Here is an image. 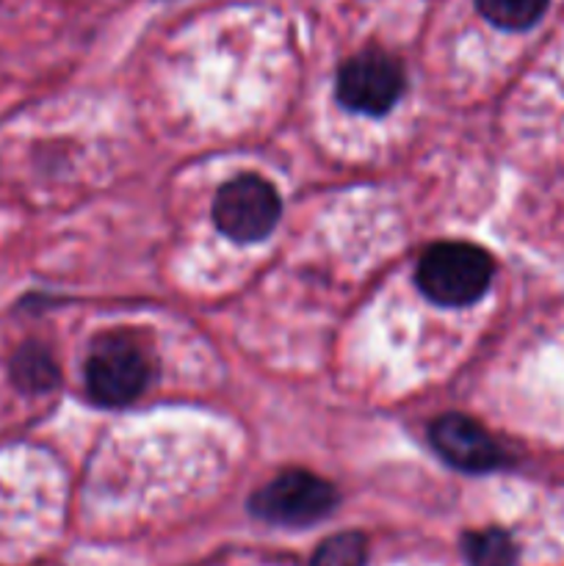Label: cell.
I'll list each match as a JSON object with an SVG mask.
<instances>
[{"label": "cell", "mask_w": 564, "mask_h": 566, "mask_svg": "<svg viewBox=\"0 0 564 566\" xmlns=\"http://www.w3.org/2000/svg\"><path fill=\"white\" fill-rule=\"evenodd\" d=\"M492 280V260L473 243H437L420 258L418 287L437 304L464 307L484 296Z\"/></svg>", "instance_id": "1"}, {"label": "cell", "mask_w": 564, "mask_h": 566, "mask_svg": "<svg viewBox=\"0 0 564 566\" xmlns=\"http://www.w3.org/2000/svg\"><path fill=\"white\" fill-rule=\"evenodd\" d=\"M149 381V363L142 348L125 335H108L86 359V390L105 407H122L142 396Z\"/></svg>", "instance_id": "2"}, {"label": "cell", "mask_w": 564, "mask_h": 566, "mask_svg": "<svg viewBox=\"0 0 564 566\" xmlns=\"http://www.w3.org/2000/svg\"><path fill=\"white\" fill-rule=\"evenodd\" d=\"M213 221L230 241H263L280 221V197L263 177H236L216 193Z\"/></svg>", "instance_id": "3"}, {"label": "cell", "mask_w": 564, "mask_h": 566, "mask_svg": "<svg viewBox=\"0 0 564 566\" xmlns=\"http://www.w3.org/2000/svg\"><path fill=\"white\" fill-rule=\"evenodd\" d=\"M337 492L330 481L307 473L288 470L276 475L252 497V512L265 523L276 525H310L335 509Z\"/></svg>", "instance_id": "4"}, {"label": "cell", "mask_w": 564, "mask_h": 566, "mask_svg": "<svg viewBox=\"0 0 564 566\" xmlns=\"http://www.w3.org/2000/svg\"><path fill=\"white\" fill-rule=\"evenodd\" d=\"M401 92V64L382 50H363L337 72V99L354 114H387L398 103Z\"/></svg>", "instance_id": "5"}, {"label": "cell", "mask_w": 564, "mask_h": 566, "mask_svg": "<svg viewBox=\"0 0 564 566\" xmlns=\"http://www.w3.org/2000/svg\"><path fill=\"white\" fill-rule=\"evenodd\" d=\"M431 446L448 464L468 473H487L503 462L498 442L464 415H446L431 426Z\"/></svg>", "instance_id": "6"}, {"label": "cell", "mask_w": 564, "mask_h": 566, "mask_svg": "<svg viewBox=\"0 0 564 566\" xmlns=\"http://www.w3.org/2000/svg\"><path fill=\"white\" fill-rule=\"evenodd\" d=\"M11 379L20 390L44 392L59 385V368L48 348L28 343L11 357Z\"/></svg>", "instance_id": "7"}, {"label": "cell", "mask_w": 564, "mask_h": 566, "mask_svg": "<svg viewBox=\"0 0 564 566\" xmlns=\"http://www.w3.org/2000/svg\"><path fill=\"white\" fill-rule=\"evenodd\" d=\"M551 0H476L481 14L506 31H525L545 14Z\"/></svg>", "instance_id": "8"}, {"label": "cell", "mask_w": 564, "mask_h": 566, "mask_svg": "<svg viewBox=\"0 0 564 566\" xmlns=\"http://www.w3.org/2000/svg\"><path fill=\"white\" fill-rule=\"evenodd\" d=\"M464 556L470 566H514L518 562V551L509 534L503 531H476V534L464 536Z\"/></svg>", "instance_id": "9"}, {"label": "cell", "mask_w": 564, "mask_h": 566, "mask_svg": "<svg viewBox=\"0 0 564 566\" xmlns=\"http://www.w3.org/2000/svg\"><path fill=\"white\" fill-rule=\"evenodd\" d=\"M368 556L363 534H335L315 551L310 566H363Z\"/></svg>", "instance_id": "10"}]
</instances>
